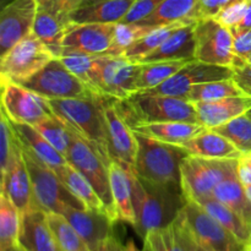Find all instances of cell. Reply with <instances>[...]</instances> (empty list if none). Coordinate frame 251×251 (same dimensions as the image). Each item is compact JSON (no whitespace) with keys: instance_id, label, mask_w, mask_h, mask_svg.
<instances>
[{"instance_id":"1","label":"cell","mask_w":251,"mask_h":251,"mask_svg":"<svg viewBox=\"0 0 251 251\" xmlns=\"http://www.w3.org/2000/svg\"><path fill=\"white\" fill-rule=\"evenodd\" d=\"M131 181L134 203L135 230L142 238L153 230H163L180 213L186 200L183 191L141 179L134 169L127 171Z\"/></svg>"},{"instance_id":"2","label":"cell","mask_w":251,"mask_h":251,"mask_svg":"<svg viewBox=\"0 0 251 251\" xmlns=\"http://www.w3.org/2000/svg\"><path fill=\"white\" fill-rule=\"evenodd\" d=\"M98 98H68L48 100L54 115L103 159L107 166L112 163L108 150L103 100Z\"/></svg>"},{"instance_id":"3","label":"cell","mask_w":251,"mask_h":251,"mask_svg":"<svg viewBox=\"0 0 251 251\" xmlns=\"http://www.w3.org/2000/svg\"><path fill=\"white\" fill-rule=\"evenodd\" d=\"M136 134V132H135ZM137 154L134 172L141 179L181 190L180 167L188 152L180 146L136 134ZM183 191V190H181Z\"/></svg>"},{"instance_id":"4","label":"cell","mask_w":251,"mask_h":251,"mask_svg":"<svg viewBox=\"0 0 251 251\" xmlns=\"http://www.w3.org/2000/svg\"><path fill=\"white\" fill-rule=\"evenodd\" d=\"M117 104L130 127L167 122L199 124L195 104L186 98L139 92Z\"/></svg>"},{"instance_id":"5","label":"cell","mask_w":251,"mask_h":251,"mask_svg":"<svg viewBox=\"0 0 251 251\" xmlns=\"http://www.w3.org/2000/svg\"><path fill=\"white\" fill-rule=\"evenodd\" d=\"M24 157L31 176L34 202L39 210L64 215L68 207L86 208V206L66 188L54 169L42 163L25 149Z\"/></svg>"},{"instance_id":"6","label":"cell","mask_w":251,"mask_h":251,"mask_svg":"<svg viewBox=\"0 0 251 251\" xmlns=\"http://www.w3.org/2000/svg\"><path fill=\"white\" fill-rule=\"evenodd\" d=\"M180 171L184 198L199 202L211 198L216 186L237 171V159H207L189 154Z\"/></svg>"},{"instance_id":"7","label":"cell","mask_w":251,"mask_h":251,"mask_svg":"<svg viewBox=\"0 0 251 251\" xmlns=\"http://www.w3.org/2000/svg\"><path fill=\"white\" fill-rule=\"evenodd\" d=\"M20 85L47 100L98 98L86 83L74 75L59 58H54L43 69Z\"/></svg>"},{"instance_id":"8","label":"cell","mask_w":251,"mask_h":251,"mask_svg":"<svg viewBox=\"0 0 251 251\" xmlns=\"http://www.w3.org/2000/svg\"><path fill=\"white\" fill-rule=\"evenodd\" d=\"M196 243L208 251H240L244 245L198 202L186 200L178 216Z\"/></svg>"},{"instance_id":"9","label":"cell","mask_w":251,"mask_h":251,"mask_svg":"<svg viewBox=\"0 0 251 251\" xmlns=\"http://www.w3.org/2000/svg\"><path fill=\"white\" fill-rule=\"evenodd\" d=\"M54 58L55 56L50 49L38 37L31 33L1 55V82L11 81L22 83L43 69Z\"/></svg>"},{"instance_id":"10","label":"cell","mask_w":251,"mask_h":251,"mask_svg":"<svg viewBox=\"0 0 251 251\" xmlns=\"http://www.w3.org/2000/svg\"><path fill=\"white\" fill-rule=\"evenodd\" d=\"M65 158L69 164L82 173L83 176L90 181L97 195L102 200L108 216L114 222H118L119 220H118L112 189H110L109 171L103 159L75 134L73 135V142Z\"/></svg>"},{"instance_id":"11","label":"cell","mask_w":251,"mask_h":251,"mask_svg":"<svg viewBox=\"0 0 251 251\" xmlns=\"http://www.w3.org/2000/svg\"><path fill=\"white\" fill-rule=\"evenodd\" d=\"M235 55L232 31L213 17L195 24V59L213 65L233 66Z\"/></svg>"},{"instance_id":"12","label":"cell","mask_w":251,"mask_h":251,"mask_svg":"<svg viewBox=\"0 0 251 251\" xmlns=\"http://www.w3.org/2000/svg\"><path fill=\"white\" fill-rule=\"evenodd\" d=\"M1 108L11 122L34 126L54 117L49 100L29 88L11 81L1 82Z\"/></svg>"},{"instance_id":"13","label":"cell","mask_w":251,"mask_h":251,"mask_svg":"<svg viewBox=\"0 0 251 251\" xmlns=\"http://www.w3.org/2000/svg\"><path fill=\"white\" fill-rule=\"evenodd\" d=\"M109 157L112 162H117L126 171L135 166L137 154L136 134L123 117L117 104V100L105 97L103 100Z\"/></svg>"},{"instance_id":"14","label":"cell","mask_w":251,"mask_h":251,"mask_svg":"<svg viewBox=\"0 0 251 251\" xmlns=\"http://www.w3.org/2000/svg\"><path fill=\"white\" fill-rule=\"evenodd\" d=\"M233 76H234V70L232 66L213 65V64L202 63L194 59L163 83L144 92L151 93V95L186 98L189 91L195 85L232 78Z\"/></svg>"},{"instance_id":"15","label":"cell","mask_w":251,"mask_h":251,"mask_svg":"<svg viewBox=\"0 0 251 251\" xmlns=\"http://www.w3.org/2000/svg\"><path fill=\"white\" fill-rule=\"evenodd\" d=\"M96 60L100 66V88L104 97L125 100L137 93L139 63L114 55H96Z\"/></svg>"},{"instance_id":"16","label":"cell","mask_w":251,"mask_h":251,"mask_svg":"<svg viewBox=\"0 0 251 251\" xmlns=\"http://www.w3.org/2000/svg\"><path fill=\"white\" fill-rule=\"evenodd\" d=\"M37 11V0H11L2 7L0 14L1 55L32 33Z\"/></svg>"},{"instance_id":"17","label":"cell","mask_w":251,"mask_h":251,"mask_svg":"<svg viewBox=\"0 0 251 251\" xmlns=\"http://www.w3.org/2000/svg\"><path fill=\"white\" fill-rule=\"evenodd\" d=\"M114 31L115 24H73L64 39V48L91 55H107Z\"/></svg>"},{"instance_id":"18","label":"cell","mask_w":251,"mask_h":251,"mask_svg":"<svg viewBox=\"0 0 251 251\" xmlns=\"http://www.w3.org/2000/svg\"><path fill=\"white\" fill-rule=\"evenodd\" d=\"M63 216L77 230L92 251L100 243L114 235L113 227L115 222L104 212L87 208L68 207Z\"/></svg>"},{"instance_id":"19","label":"cell","mask_w":251,"mask_h":251,"mask_svg":"<svg viewBox=\"0 0 251 251\" xmlns=\"http://www.w3.org/2000/svg\"><path fill=\"white\" fill-rule=\"evenodd\" d=\"M194 104L198 113L199 124L205 129L212 130L249 112L251 96L227 97L213 102H198Z\"/></svg>"},{"instance_id":"20","label":"cell","mask_w":251,"mask_h":251,"mask_svg":"<svg viewBox=\"0 0 251 251\" xmlns=\"http://www.w3.org/2000/svg\"><path fill=\"white\" fill-rule=\"evenodd\" d=\"M195 22L178 27L156 50L145 56L140 64L163 60L195 59Z\"/></svg>"},{"instance_id":"21","label":"cell","mask_w":251,"mask_h":251,"mask_svg":"<svg viewBox=\"0 0 251 251\" xmlns=\"http://www.w3.org/2000/svg\"><path fill=\"white\" fill-rule=\"evenodd\" d=\"M20 245L26 251H61L47 222L46 211L36 208L22 215Z\"/></svg>"},{"instance_id":"22","label":"cell","mask_w":251,"mask_h":251,"mask_svg":"<svg viewBox=\"0 0 251 251\" xmlns=\"http://www.w3.org/2000/svg\"><path fill=\"white\" fill-rule=\"evenodd\" d=\"M1 193L11 200L22 215L38 208L34 202L31 176L24 154L11 169L1 176Z\"/></svg>"},{"instance_id":"23","label":"cell","mask_w":251,"mask_h":251,"mask_svg":"<svg viewBox=\"0 0 251 251\" xmlns=\"http://www.w3.org/2000/svg\"><path fill=\"white\" fill-rule=\"evenodd\" d=\"M180 147L191 156L207 159H238L242 154L229 140L215 130L208 129H205Z\"/></svg>"},{"instance_id":"24","label":"cell","mask_w":251,"mask_h":251,"mask_svg":"<svg viewBox=\"0 0 251 251\" xmlns=\"http://www.w3.org/2000/svg\"><path fill=\"white\" fill-rule=\"evenodd\" d=\"M135 0H103L81 5L70 14L73 24H118L124 20Z\"/></svg>"},{"instance_id":"25","label":"cell","mask_w":251,"mask_h":251,"mask_svg":"<svg viewBox=\"0 0 251 251\" xmlns=\"http://www.w3.org/2000/svg\"><path fill=\"white\" fill-rule=\"evenodd\" d=\"M12 123L15 131L21 141L22 147L29 153L33 154L37 159L48 166L49 168L59 169L68 163L65 157L38 131L34 126L28 124Z\"/></svg>"},{"instance_id":"26","label":"cell","mask_w":251,"mask_h":251,"mask_svg":"<svg viewBox=\"0 0 251 251\" xmlns=\"http://www.w3.org/2000/svg\"><path fill=\"white\" fill-rule=\"evenodd\" d=\"M71 26V20L59 17L38 5L32 33L50 49L55 58H59L64 51V39Z\"/></svg>"},{"instance_id":"27","label":"cell","mask_w":251,"mask_h":251,"mask_svg":"<svg viewBox=\"0 0 251 251\" xmlns=\"http://www.w3.org/2000/svg\"><path fill=\"white\" fill-rule=\"evenodd\" d=\"M131 129L136 134L151 137L157 141L181 146L186 141L202 132L205 127L196 123L167 122L136 125V126H132Z\"/></svg>"},{"instance_id":"28","label":"cell","mask_w":251,"mask_h":251,"mask_svg":"<svg viewBox=\"0 0 251 251\" xmlns=\"http://www.w3.org/2000/svg\"><path fill=\"white\" fill-rule=\"evenodd\" d=\"M108 171H109L110 189H112L118 220L129 223L134 227L136 217H135L134 203H132L131 181H130L129 173L117 162H112L108 166Z\"/></svg>"},{"instance_id":"29","label":"cell","mask_w":251,"mask_h":251,"mask_svg":"<svg viewBox=\"0 0 251 251\" xmlns=\"http://www.w3.org/2000/svg\"><path fill=\"white\" fill-rule=\"evenodd\" d=\"M200 0H163L144 21L137 24L151 27L166 26L183 21H198Z\"/></svg>"},{"instance_id":"30","label":"cell","mask_w":251,"mask_h":251,"mask_svg":"<svg viewBox=\"0 0 251 251\" xmlns=\"http://www.w3.org/2000/svg\"><path fill=\"white\" fill-rule=\"evenodd\" d=\"M59 59L74 75L86 83L93 93L100 97H104L100 88V73L96 55L64 48L63 54Z\"/></svg>"},{"instance_id":"31","label":"cell","mask_w":251,"mask_h":251,"mask_svg":"<svg viewBox=\"0 0 251 251\" xmlns=\"http://www.w3.org/2000/svg\"><path fill=\"white\" fill-rule=\"evenodd\" d=\"M198 203L202 206L226 229L229 230L243 245L249 244L251 239V227L239 213L233 211L228 206L223 205L212 196L203 199Z\"/></svg>"},{"instance_id":"32","label":"cell","mask_w":251,"mask_h":251,"mask_svg":"<svg viewBox=\"0 0 251 251\" xmlns=\"http://www.w3.org/2000/svg\"><path fill=\"white\" fill-rule=\"evenodd\" d=\"M212 198L239 213L251 227V202L245 195L244 185L240 183L237 171L216 186Z\"/></svg>"},{"instance_id":"33","label":"cell","mask_w":251,"mask_h":251,"mask_svg":"<svg viewBox=\"0 0 251 251\" xmlns=\"http://www.w3.org/2000/svg\"><path fill=\"white\" fill-rule=\"evenodd\" d=\"M55 172L59 176V178L61 179V181L65 184L66 188L86 206L87 210L100 211V212L107 213L102 200L97 195V193H96L93 186L90 184V181L83 176L82 173H80L77 169L74 168L69 163L56 169Z\"/></svg>"},{"instance_id":"34","label":"cell","mask_w":251,"mask_h":251,"mask_svg":"<svg viewBox=\"0 0 251 251\" xmlns=\"http://www.w3.org/2000/svg\"><path fill=\"white\" fill-rule=\"evenodd\" d=\"M191 60H163L140 64L136 80L137 93L157 87L178 73Z\"/></svg>"},{"instance_id":"35","label":"cell","mask_w":251,"mask_h":251,"mask_svg":"<svg viewBox=\"0 0 251 251\" xmlns=\"http://www.w3.org/2000/svg\"><path fill=\"white\" fill-rule=\"evenodd\" d=\"M22 213L4 193H0V251L20 244Z\"/></svg>"},{"instance_id":"36","label":"cell","mask_w":251,"mask_h":251,"mask_svg":"<svg viewBox=\"0 0 251 251\" xmlns=\"http://www.w3.org/2000/svg\"><path fill=\"white\" fill-rule=\"evenodd\" d=\"M24 154L21 141L5 110L0 114V168L5 176Z\"/></svg>"},{"instance_id":"37","label":"cell","mask_w":251,"mask_h":251,"mask_svg":"<svg viewBox=\"0 0 251 251\" xmlns=\"http://www.w3.org/2000/svg\"><path fill=\"white\" fill-rule=\"evenodd\" d=\"M244 95L247 93L239 87L237 81L232 77L195 85L189 91L186 100L193 103L213 102V100H222V98L237 97V96Z\"/></svg>"},{"instance_id":"38","label":"cell","mask_w":251,"mask_h":251,"mask_svg":"<svg viewBox=\"0 0 251 251\" xmlns=\"http://www.w3.org/2000/svg\"><path fill=\"white\" fill-rule=\"evenodd\" d=\"M191 22L195 21H183L176 22V24L166 25V26L156 27L151 32H149L146 36H144L139 41L135 42L131 47H129L123 56H125L127 60L132 61V63H140L145 56H147L152 51L156 50L178 27L186 24H191Z\"/></svg>"},{"instance_id":"39","label":"cell","mask_w":251,"mask_h":251,"mask_svg":"<svg viewBox=\"0 0 251 251\" xmlns=\"http://www.w3.org/2000/svg\"><path fill=\"white\" fill-rule=\"evenodd\" d=\"M47 222L61 251H92L63 215L46 212Z\"/></svg>"},{"instance_id":"40","label":"cell","mask_w":251,"mask_h":251,"mask_svg":"<svg viewBox=\"0 0 251 251\" xmlns=\"http://www.w3.org/2000/svg\"><path fill=\"white\" fill-rule=\"evenodd\" d=\"M212 130L229 140L242 153L251 152V117L248 113Z\"/></svg>"},{"instance_id":"41","label":"cell","mask_w":251,"mask_h":251,"mask_svg":"<svg viewBox=\"0 0 251 251\" xmlns=\"http://www.w3.org/2000/svg\"><path fill=\"white\" fill-rule=\"evenodd\" d=\"M153 28H156V27L146 26V25L142 24L118 22V24H115L114 38H113L112 48L109 49L107 55L123 56L129 47H131L140 38L146 36Z\"/></svg>"},{"instance_id":"42","label":"cell","mask_w":251,"mask_h":251,"mask_svg":"<svg viewBox=\"0 0 251 251\" xmlns=\"http://www.w3.org/2000/svg\"><path fill=\"white\" fill-rule=\"evenodd\" d=\"M37 130L63 154L64 157L68 154L69 149L73 142L74 132L61 122L60 119L54 115V117L48 118L43 122L34 125Z\"/></svg>"},{"instance_id":"43","label":"cell","mask_w":251,"mask_h":251,"mask_svg":"<svg viewBox=\"0 0 251 251\" xmlns=\"http://www.w3.org/2000/svg\"><path fill=\"white\" fill-rule=\"evenodd\" d=\"M161 232L167 251H190L188 234L178 217L171 226Z\"/></svg>"},{"instance_id":"44","label":"cell","mask_w":251,"mask_h":251,"mask_svg":"<svg viewBox=\"0 0 251 251\" xmlns=\"http://www.w3.org/2000/svg\"><path fill=\"white\" fill-rule=\"evenodd\" d=\"M249 6V0H240V1L233 2V4L228 5L223 10H221L217 16L213 17V19L217 20L220 24H222L227 28L233 29L240 24Z\"/></svg>"},{"instance_id":"45","label":"cell","mask_w":251,"mask_h":251,"mask_svg":"<svg viewBox=\"0 0 251 251\" xmlns=\"http://www.w3.org/2000/svg\"><path fill=\"white\" fill-rule=\"evenodd\" d=\"M162 1L163 0H135L132 6L130 7L129 12L122 22L137 24V22L144 21L150 15L153 14L154 10L159 6Z\"/></svg>"},{"instance_id":"46","label":"cell","mask_w":251,"mask_h":251,"mask_svg":"<svg viewBox=\"0 0 251 251\" xmlns=\"http://www.w3.org/2000/svg\"><path fill=\"white\" fill-rule=\"evenodd\" d=\"M83 0H41L38 5L59 17L70 20V14L81 6Z\"/></svg>"},{"instance_id":"47","label":"cell","mask_w":251,"mask_h":251,"mask_svg":"<svg viewBox=\"0 0 251 251\" xmlns=\"http://www.w3.org/2000/svg\"><path fill=\"white\" fill-rule=\"evenodd\" d=\"M232 68L234 70L233 78L247 95L251 96V66L244 59L237 56Z\"/></svg>"},{"instance_id":"48","label":"cell","mask_w":251,"mask_h":251,"mask_svg":"<svg viewBox=\"0 0 251 251\" xmlns=\"http://www.w3.org/2000/svg\"><path fill=\"white\" fill-rule=\"evenodd\" d=\"M235 55L247 59L251 54V29H230Z\"/></svg>"},{"instance_id":"49","label":"cell","mask_w":251,"mask_h":251,"mask_svg":"<svg viewBox=\"0 0 251 251\" xmlns=\"http://www.w3.org/2000/svg\"><path fill=\"white\" fill-rule=\"evenodd\" d=\"M237 1H240V0H200L199 1L198 20L216 17L221 10Z\"/></svg>"},{"instance_id":"50","label":"cell","mask_w":251,"mask_h":251,"mask_svg":"<svg viewBox=\"0 0 251 251\" xmlns=\"http://www.w3.org/2000/svg\"><path fill=\"white\" fill-rule=\"evenodd\" d=\"M237 173L243 185H251V152L242 153L237 159Z\"/></svg>"},{"instance_id":"51","label":"cell","mask_w":251,"mask_h":251,"mask_svg":"<svg viewBox=\"0 0 251 251\" xmlns=\"http://www.w3.org/2000/svg\"><path fill=\"white\" fill-rule=\"evenodd\" d=\"M144 243H146L152 251H167L161 230H153L149 233L144 239Z\"/></svg>"},{"instance_id":"52","label":"cell","mask_w":251,"mask_h":251,"mask_svg":"<svg viewBox=\"0 0 251 251\" xmlns=\"http://www.w3.org/2000/svg\"><path fill=\"white\" fill-rule=\"evenodd\" d=\"M93 251H124V247L120 244V242L114 235H112L108 239H105L104 242L100 243Z\"/></svg>"},{"instance_id":"53","label":"cell","mask_w":251,"mask_h":251,"mask_svg":"<svg viewBox=\"0 0 251 251\" xmlns=\"http://www.w3.org/2000/svg\"><path fill=\"white\" fill-rule=\"evenodd\" d=\"M233 29H251V5L249 6V9L247 10V12H245L244 17L240 21V24Z\"/></svg>"},{"instance_id":"54","label":"cell","mask_w":251,"mask_h":251,"mask_svg":"<svg viewBox=\"0 0 251 251\" xmlns=\"http://www.w3.org/2000/svg\"><path fill=\"white\" fill-rule=\"evenodd\" d=\"M178 220H179V218H178ZM179 221H180V220H179ZM180 222H181V221H180ZM181 225H183V223H181ZM184 228H185V226H184ZM185 230H186V234H188V240H189V247H190V251H208V250H206L205 248L201 247L199 243L195 242V239L191 237L190 233L188 232V229H186V228H185Z\"/></svg>"},{"instance_id":"55","label":"cell","mask_w":251,"mask_h":251,"mask_svg":"<svg viewBox=\"0 0 251 251\" xmlns=\"http://www.w3.org/2000/svg\"><path fill=\"white\" fill-rule=\"evenodd\" d=\"M124 251H152V250L150 249V247L146 244V243H144V249H142V250L137 249V247H136V244H135L134 240L130 239L129 242H127L126 244H125Z\"/></svg>"},{"instance_id":"56","label":"cell","mask_w":251,"mask_h":251,"mask_svg":"<svg viewBox=\"0 0 251 251\" xmlns=\"http://www.w3.org/2000/svg\"><path fill=\"white\" fill-rule=\"evenodd\" d=\"M4 251H26L24 249V248L21 247V245H15V247H11V248H9V249H6V250H4Z\"/></svg>"},{"instance_id":"57","label":"cell","mask_w":251,"mask_h":251,"mask_svg":"<svg viewBox=\"0 0 251 251\" xmlns=\"http://www.w3.org/2000/svg\"><path fill=\"white\" fill-rule=\"evenodd\" d=\"M244 190H245V195H247V198L249 199V201L251 202V185L244 186Z\"/></svg>"},{"instance_id":"58","label":"cell","mask_w":251,"mask_h":251,"mask_svg":"<svg viewBox=\"0 0 251 251\" xmlns=\"http://www.w3.org/2000/svg\"><path fill=\"white\" fill-rule=\"evenodd\" d=\"M97 1H103V0H83L81 5H87V4H91V2H97Z\"/></svg>"},{"instance_id":"59","label":"cell","mask_w":251,"mask_h":251,"mask_svg":"<svg viewBox=\"0 0 251 251\" xmlns=\"http://www.w3.org/2000/svg\"><path fill=\"white\" fill-rule=\"evenodd\" d=\"M240 251H251V244L244 245V247L242 248V250H240Z\"/></svg>"},{"instance_id":"60","label":"cell","mask_w":251,"mask_h":251,"mask_svg":"<svg viewBox=\"0 0 251 251\" xmlns=\"http://www.w3.org/2000/svg\"><path fill=\"white\" fill-rule=\"evenodd\" d=\"M245 61H247V63H248V64H249V65L251 66V54H250V55H249V56H248V58H247V59H245Z\"/></svg>"},{"instance_id":"61","label":"cell","mask_w":251,"mask_h":251,"mask_svg":"<svg viewBox=\"0 0 251 251\" xmlns=\"http://www.w3.org/2000/svg\"><path fill=\"white\" fill-rule=\"evenodd\" d=\"M248 114H249L250 117H251V108H250V109H249V112H248Z\"/></svg>"},{"instance_id":"62","label":"cell","mask_w":251,"mask_h":251,"mask_svg":"<svg viewBox=\"0 0 251 251\" xmlns=\"http://www.w3.org/2000/svg\"><path fill=\"white\" fill-rule=\"evenodd\" d=\"M249 1H250V5H251V0H249Z\"/></svg>"},{"instance_id":"63","label":"cell","mask_w":251,"mask_h":251,"mask_svg":"<svg viewBox=\"0 0 251 251\" xmlns=\"http://www.w3.org/2000/svg\"><path fill=\"white\" fill-rule=\"evenodd\" d=\"M249 244H251V239H250V243H249Z\"/></svg>"},{"instance_id":"64","label":"cell","mask_w":251,"mask_h":251,"mask_svg":"<svg viewBox=\"0 0 251 251\" xmlns=\"http://www.w3.org/2000/svg\"><path fill=\"white\" fill-rule=\"evenodd\" d=\"M37 1H41V0H37Z\"/></svg>"}]
</instances>
